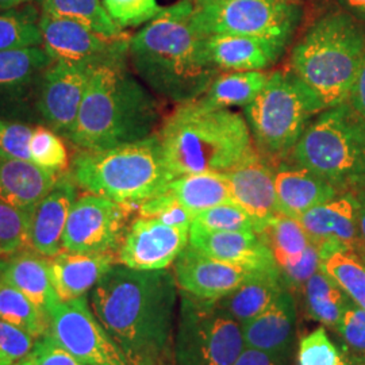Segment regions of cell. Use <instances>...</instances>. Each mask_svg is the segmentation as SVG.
Returning <instances> with one entry per match:
<instances>
[{"mask_svg": "<svg viewBox=\"0 0 365 365\" xmlns=\"http://www.w3.org/2000/svg\"><path fill=\"white\" fill-rule=\"evenodd\" d=\"M274 188L279 214L294 220L341 194L312 170L286 160L274 165Z\"/></svg>", "mask_w": 365, "mask_h": 365, "instance_id": "23", "label": "cell"}, {"mask_svg": "<svg viewBox=\"0 0 365 365\" xmlns=\"http://www.w3.org/2000/svg\"><path fill=\"white\" fill-rule=\"evenodd\" d=\"M78 184L63 172L52 190L30 211L29 247L45 257L61 253L66 222L78 199Z\"/></svg>", "mask_w": 365, "mask_h": 365, "instance_id": "18", "label": "cell"}, {"mask_svg": "<svg viewBox=\"0 0 365 365\" xmlns=\"http://www.w3.org/2000/svg\"><path fill=\"white\" fill-rule=\"evenodd\" d=\"M179 298L170 269L137 271L117 262L88 300L128 365H164L173 359Z\"/></svg>", "mask_w": 365, "mask_h": 365, "instance_id": "1", "label": "cell"}, {"mask_svg": "<svg viewBox=\"0 0 365 365\" xmlns=\"http://www.w3.org/2000/svg\"><path fill=\"white\" fill-rule=\"evenodd\" d=\"M357 199V230L360 240V249L365 248V184L354 190Z\"/></svg>", "mask_w": 365, "mask_h": 365, "instance_id": "50", "label": "cell"}, {"mask_svg": "<svg viewBox=\"0 0 365 365\" xmlns=\"http://www.w3.org/2000/svg\"><path fill=\"white\" fill-rule=\"evenodd\" d=\"M190 242V227L137 217L118 250V262L137 271L168 269Z\"/></svg>", "mask_w": 365, "mask_h": 365, "instance_id": "16", "label": "cell"}, {"mask_svg": "<svg viewBox=\"0 0 365 365\" xmlns=\"http://www.w3.org/2000/svg\"><path fill=\"white\" fill-rule=\"evenodd\" d=\"M188 244L214 260L252 272L279 269L271 249L256 232H212L191 225Z\"/></svg>", "mask_w": 365, "mask_h": 365, "instance_id": "19", "label": "cell"}, {"mask_svg": "<svg viewBox=\"0 0 365 365\" xmlns=\"http://www.w3.org/2000/svg\"><path fill=\"white\" fill-rule=\"evenodd\" d=\"M298 221L317 248L334 242L360 250L357 230V199L354 191H345L304 212Z\"/></svg>", "mask_w": 365, "mask_h": 365, "instance_id": "21", "label": "cell"}, {"mask_svg": "<svg viewBox=\"0 0 365 365\" xmlns=\"http://www.w3.org/2000/svg\"><path fill=\"white\" fill-rule=\"evenodd\" d=\"M339 9L351 14L357 21L365 25V0H337Z\"/></svg>", "mask_w": 365, "mask_h": 365, "instance_id": "51", "label": "cell"}, {"mask_svg": "<svg viewBox=\"0 0 365 365\" xmlns=\"http://www.w3.org/2000/svg\"><path fill=\"white\" fill-rule=\"evenodd\" d=\"M137 211L138 217L157 218L170 226L191 227L194 221V215L188 210L184 209L168 190L143 202L137 207Z\"/></svg>", "mask_w": 365, "mask_h": 365, "instance_id": "41", "label": "cell"}, {"mask_svg": "<svg viewBox=\"0 0 365 365\" xmlns=\"http://www.w3.org/2000/svg\"><path fill=\"white\" fill-rule=\"evenodd\" d=\"M192 11L191 0L161 7L129 41L137 78L158 98L178 105L202 98L222 72L192 24Z\"/></svg>", "mask_w": 365, "mask_h": 365, "instance_id": "2", "label": "cell"}, {"mask_svg": "<svg viewBox=\"0 0 365 365\" xmlns=\"http://www.w3.org/2000/svg\"><path fill=\"white\" fill-rule=\"evenodd\" d=\"M360 365H365V357L363 359V361H361V364Z\"/></svg>", "mask_w": 365, "mask_h": 365, "instance_id": "57", "label": "cell"}, {"mask_svg": "<svg viewBox=\"0 0 365 365\" xmlns=\"http://www.w3.org/2000/svg\"><path fill=\"white\" fill-rule=\"evenodd\" d=\"M36 339L25 330L0 318V361L15 365L31 352Z\"/></svg>", "mask_w": 365, "mask_h": 365, "instance_id": "43", "label": "cell"}, {"mask_svg": "<svg viewBox=\"0 0 365 365\" xmlns=\"http://www.w3.org/2000/svg\"><path fill=\"white\" fill-rule=\"evenodd\" d=\"M0 318L37 339L49 327L45 314L18 288L0 282Z\"/></svg>", "mask_w": 365, "mask_h": 365, "instance_id": "35", "label": "cell"}, {"mask_svg": "<svg viewBox=\"0 0 365 365\" xmlns=\"http://www.w3.org/2000/svg\"><path fill=\"white\" fill-rule=\"evenodd\" d=\"M15 365H27L26 363H25V361H21V363H18V364H15Z\"/></svg>", "mask_w": 365, "mask_h": 365, "instance_id": "56", "label": "cell"}, {"mask_svg": "<svg viewBox=\"0 0 365 365\" xmlns=\"http://www.w3.org/2000/svg\"><path fill=\"white\" fill-rule=\"evenodd\" d=\"M30 1H33V0H0V11L13 10V9L21 7Z\"/></svg>", "mask_w": 365, "mask_h": 365, "instance_id": "52", "label": "cell"}, {"mask_svg": "<svg viewBox=\"0 0 365 365\" xmlns=\"http://www.w3.org/2000/svg\"><path fill=\"white\" fill-rule=\"evenodd\" d=\"M306 312L314 321L336 329L349 298L321 269L303 287Z\"/></svg>", "mask_w": 365, "mask_h": 365, "instance_id": "34", "label": "cell"}, {"mask_svg": "<svg viewBox=\"0 0 365 365\" xmlns=\"http://www.w3.org/2000/svg\"><path fill=\"white\" fill-rule=\"evenodd\" d=\"M0 365H9V364H6V363H3V361H0Z\"/></svg>", "mask_w": 365, "mask_h": 365, "instance_id": "58", "label": "cell"}, {"mask_svg": "<svg viewBox=\"0 0 365 365\" xmlns=\"http://www.w3.org/2000/svg\"><path fill=\"white\" fill-rule=\"evenodd\" d=\"M359 255L361 256V259H363V261H364L365 264V248L360 249V250H359Z\"/></svg>", "mask_w": 365, "mask_h": 365, "instance_id": "54", "label": "cell"}, {"mask_svg": "<svg viewBox=\"0 0 365 365\" xmlns=\"http://www.w3.org/2000/svg\"><path fill=\"white\" fill-rule=\"evenodd\" d=\"M339 365H360V364H357V363H356V361H349V360H348V359H345V357H344V356H342V361H341V364Z\"/></svg>", "mask_w": 365, "mask_h": 365, "instance_id": "53", "label": "cell"}, {"mask_svg": "<svg viewBox=\"0 0 365 365\" xmlns=\"http://www.w3.org/2000/svg\"><path fill=\"white\" fill-rule=\"evenodd\" d=\"M348 102L352 105L353 108L365 118V58L363 66L360 68L357 78L354 80L352 91L349 95Z\"/></svg>", "mask_w": 365, "mask_h": 365, "instance_id": "49", "label": "cell"}, {"mask_svg": "<svg viewBox=\"0 0 365 365\" xmlns=\"http://www.w3.org/2000/svg\"><path fill=\"white\" fill-rule=\"evenodd\" d=\"M233 365H292L291 357L245 346Z\"/></svg>", "mask_w": 365, "mask_h": 365, "instance_id": "48", "label": "cell"}, {"mask_svg": "<svg viewBox=\"0 0 365 365\" xmlns=\"http://www.w3.org/2000/svg\"><path fill=\"white\" fill-rule=\"evenodd\" d=\"M168 191L194 217L205 210L235 203L226 173L200 172L173 179Z\"/></svg>", "mask_w": 365, "mask_h": 365, "instance_id": "29", "label": "cell"}, {"mask_svg": "<svg viewBox=\"0 0 365 365\" xmlns=\"http://www.w3.org/2000/svg\"><path fill=\"white\" fill-rule=\"evenodd\" d=\"M268 78L269 72L265 71L221 72L200 99L212 107L230 110L233 107L245 108L259 96Z\"/></svg>", "mask_w": 365, "mask_h": 365, "instance_id": "31", "label": "cell"}, {"mask_svg": "<svg viewBox=\"0 0 365 365\" xmlns=\"http://www.w3.org/2000/svg\"><path fill=\"white\" fill-rule=\"evenodd\" d=\"M33 125L0 117V149L24 160L29 157V140Z\"/></svg>", "mask_w": 365, "mask_h": 365, "instance_id": "46", "label": "cell"}, {"mask_svg": "<svg viewBox=\"0 0 365 365\" xmlns=\"http://www.w3.org/2000/svg\"><path fill=\"white\" fill-rule=\"evenodd\" d=\"M336 330L353 352L365 357V312L352 300L346 303Z\"/></svg>", "mask_w": 365, "mask_h": 365, "instance_id": "44", "label": "cell"}, {"mask_svg": "<svg viewBox=\"0 0 365 365\" xmlns=\"http://www.w3.org/2000/svg\"><path fill=\"white\" fill-rule=\"evenodd\" d=\"M211 61L221 71H267L274 66L287 45L268 39L214 34L205 36Z\"/></svg>", "mask_w": 365, "mask_h": 365, "instance_id": "24", "label": "cell"}, {"mask_svg": "<svg viewBox=\"0 0 365 365\" xmlns=\"http://www.w3.org/2000/svg\"><path fill=\"white\" fill-rule=\"evenodd\" d=\"M317 271H319V252L313 242L303 255L302 260L284 271H280V277L284 287L294 291V289H303L307 280L313 276Z\"/></svg>", "mask_w": 365, "mask_h": 365, "instance_id": "47", "label": "cell"}, {"mask_svg": "<svg viewBox=\"0 0 365 365\" xmlns=\"http://www.w3.org/2000/svg\"><path fill=\"white\" fill-rule=\"evenodd\" d=\"M339 192L365 184V118L349 102L321 111L289 155Z\"/></svg>", "mask_w": 365, "mask_h": 365, "instance_id": "7", "label": "cell"}, {"mask_svg": "<svg viewBox=\"0 0 365 365\" xmlns=\"http://www.w3.org/2000/svg\"><path fill=\"white\" fill-rule=\"evenodd\" d=\"M42 48L53 61L99 66L129 58L130 36L106 37L78 22L39 14Z\"/></svg>", "mask_w": 365, "mask_h": 365, "instance_id": "13", "label": "cell"}, {"mask_svg": "<svg viewBox=\"0 0 365 365\" xmlns=\"http://www.w3.org/2000/svg\"><path fill=\"white\" fill-rule=\"evenodd\" d=\"M53 58L42 46L0 52V117L42 125L39 87Z\"/></svg>", "mask_w": 365, "mask_h": 365, "instance_id": "14", "label": "cell"}, {"mask_svg": "<svg viewBox=\"0 0 365 365\" xmlns=\"http://www.w3.org/2000/svg\"><path fill=\"white\" fill-rule=\"evenodd\" d=\"M117 262V255L63 250L51 259L53 286L58 299L68 302L86 297Z\"/></svg>", "mask_w": 365, "mask_h": 365, "instance_id": "27", "label": "cell"}, {"mask_svg": "<svg viewBox=\"0 0 365 365\" xmlns=\"http://www.w3.org/2000/svg\"><path fill=\"white\" fill-rule=\"evenodd\" d=\"M284 288L279 269L253 272L240 287L217 303L240 325H244L265 312Z\"/></svg>", "mask_w": 365, "mask_h": 365, "instance_id": "28", "label": "cell"}, {"mask_svg": "<svg viewBox=\"0 0 365 365\" xmlns=\"http://www.w3.org/2000/svg\"><path fill=\"white\" fill-rule=\"evenodd\" d=\"M157 135L175 179L200 172L226 173L257 152L244 115L200 98L178 105L163 119Z\"/></svg>", "mask_w": 365, "mask_h": 365, "instance_id": "4", "label": "cell"}, {"mask_svg": "<svg viewBox=\"0 0 365 365\" xmlns=\"http://www.w3.org/2000/svg\"><path fill=\"white\" fill-rule=\"evenodd\" d=\"M107 13L120 29L145 25L161 7L157 0H102Z\"/></svg>", "mask_w": 365, "mask_h": 365, "instance_id": "42", "label": "cell"}, {"mask_svg": "<svg viewBox=\"0 0 365 365\" xmlns=\"http://www.w3.org/2000/svg\"><path fill=\"white\" fill-rule=\"evenodd\" d=\"M49 333L84 365H128L86 297L58 302L48 314Z\"/></svg>", "mask_w": 365, "mask_h": 365, "instance_id": "12", "label": "cell"}, {"mask_svg": "<svg viewBox=\"0 0 365 365\" xmlns=\"http://www.w3.org/2000/svg\"><path fill=\"white\" fill-rule=\"evenodd\" d=\"M252 274V271L214 260L190 244L173 262V274L179 291L212 302L232 294Z\"/></svg>", "mask_w": 365, "mask_h": 365, "instance_id": "17", "label": "cell"}, {"mask_svg": "<svg viewBox=\"0 0 365 365\" xmlns=\"http://www.w3.org/2000/svg\"><path fill=\"white\" fill-rule=\"evenodd\" d=\"M0 282L18 288L31 300L48 319V314L60 302L52 280L51 257L36 250H21L3 259L0 265Z\"/></svg>", "mask_w": 365, "mask_h": 365, "instance_id": "26", "label": "cell"}, {"mask_svg": "<svg viewBox=\"0 0 365 365\" xmlns=\"http://www.w3.org/2000/svg\"><path fill=\"white\" fill-rule=\"evenodd\" d=\"M341 361L342 354L327 336L325 327H317L300 339L298 365H339Z\"/></svg>", "mask_w": 365, "mask_h": 365, "instance_id": "40", "label": "cell"}, {"mask_svg": "<svg viewBox=\"0 0 365 365\" xmlns=\"http://www.w3.org/2000/svg\"><path fill=\"white\" fill-rule=\"evenodd\" d=\"M194 226L212 232H256L257 225L245 210L235 203H227L196 214Z\"/></svg>", "mask_w": 365, "mask_h": 365, "instance_id": "39", "label": "cell"}, {"mask_svg": "<svg viewBox=\"0 0 365 365\" xmlns=\"http://www.w3.org/2000/svg\"><path fill=\"white\" fill-rule=\"evenodd\" d=\"M260 235L271 249L279 271L297 265L312 244L300 222L283 214L274 215Z\"/></svg>", "mask_w": 365, "mask_h": 365, "instance_id": "32", "label": "cell"}, {"mask_svg": "<svg viewBox=\"0 0 365 365\" xmlns=\"http://www.w3.org/2000/svg\"><path fill=\"white\" fill-rule=\"evenodd\" d=\"M60 175L0 149V199L16 209L30 212Z\"/></svg>", "mask_w": 365, "mask_h": 365, "instance_id": "25", "label": "cell"}, {"mask_svg": "<svg viewBox=\"0 0 365 365\" xmlns=\"http://www.w3.org/2000/svg\"><path fill=\"white\" fill-rule=\"evenodd\" d=\"M29 157L43 170L63 173L71 165L63 137L45 125L33 128L29 140Z\"/></svg>", "mask_w": 365, "mask_h": 365, "instance_id": "37", "label": "cell"}, {"mask_svg": "<svg viewBox=\"0 0 365 365\" xmlns=\"http://www.w3.org/2000/svg\"><path fill=\"white\" fill-rule=\"evenodd\" d=\"M30 212L0 199V259H7L29 247Z\"/></svg>", "mask_w": 365, "mask_h": 365, "instance_id": "38", "label": "cell"}, {"mask_svg": "<svg viewBox=\"0 0 365 365\" xmlns=\"http://www.w3.org/2000/svg\"><path fill=\"white\" fill-rule=\"evenodd\" d=\"M24 361L27 365H84L68 352L49 330L36 339L31 352Z\"/></svg>", "mask_w": 365, "mask_h": 365, "instance_id": "45", "label": "cell"}, {"mask_svg": "<svg viewBox=\"0 0 365 365\" xmlns=\"http://www.w3.org/2000/svg\"><path fill=\"white\" fill-rule=\"evenodd\" d=\"M297 315L294 294L284 288L265 312L241 325L245 346L292 357Z\"/></svg>", "mask_w": 365, "mask_h": 365, "instance_id": "22", "label": "cell"}, {"mask_svg": "<svg viewBox=\"0 0 365 365\" xmlns=\"http://www.w3.org/2000/svg\"><path fill=\"white\" fill-rule=\"evenodd\" d=\"M191 19L203 36H248L288 46L302 21V6L299 0H211L194 4Z\"/></svg>", "mask_w": 365, "mask_h": 365, "instance_id": "10", "label": "cell"}, {"mask_svg": "<svg viewBox=\"0 0 365 365\" xmlns=\"http://www.w3.org/2000/svg\"><path fill=\"white\" fill-rule=\"evenodd\" d=\"M38 19L30 7L0 11V52L42 46Z\"/></svg>", "mask_w": 365, "mask_h": 365, "instance_id": "36", "label": "cell"}, {"mask_svg": "<svg viewBox=\"0 0 365 365\" xmlns=\"http://www.w3.org/2000/svg\"><path fill=\"white\" fill-rule=\"evenodd\" d=\"M135 210L107 196H78L66 222L63 248L73 253L118 255Z\"/></svg>", "mask_w": 365, "mask_h": 365, "instance_id": "11", "label": "cell"}, {"mask_svg": "<svg viewBox=\"0 0 365 365\" xmlns=\"http://www.w3.org/2000/svg\"><path fill=\"white\" fill-rule=\"evenodd\" d=\"M41 13L64 18L88 26L106 37H122L126 33L107 13L102 0H37Z\"/></svg>", "mask_w": 365, "mask_h": 365, "instance_id": "33", "label": "cell"}, {"mask_svg": "<svg viewBox=\"0 0 365 365\" xmlns=\"http://www.w3.org/2000/svg\"><path fill=\"white\" fill-rule=\"evenodd\" d=\"M95 68L83 63L53 61L39 87L37 110L42 125L69 138Z\"/></svg>", "mask_w": 365, "mask_h": 365, "instance_id": "15", "label": "cell"}, {"mask_svg": "<svg viewBox=\"0 0 365 365\" xmlns=\"http://www.w3.org/2000/svg\"><path fill=\"white\" fill-rule=\"evenodd\" d=\"M226 178L235 205L245 210L253 218L260 235L265 225L279 214L274 164L256 152L244 163L226 172Z\"/></svg>", "mask_w": 365, "mask_h": 365, "instance_id": "20", "label": "cell"}, {"mask_svg": "<svg viewBox=\"0 0 365 365\" xmlns=\"http://www.w3.org/2000/svg\"><path fill=\"white\" fill-rule=\"evenodd\" d=\"M245 348L242 327L217 302L180 291L175 365H233Z\"/></svg>", "mask_w": 365, "mask_h": 365, "instance_id": "9", "label": "cell"}, {"mask_svg": "<svg viewBox=\"0 0 365 365\" xmlns=\"http://www.w3.org/2000/svg\"><path fill=\"white\" fill-rule=\"evenodd\" d=\"M1 260H3V259H0V265H1Z\"/></svg>", "mask_w": 365, "mask_h": 365, "instance_id": "59", "label": "cell"}, {"mask_svg": "<svg viewBox=\"0 0 365 365\" xmlns=\"http://www.w3.org/2000/svg\"><path fill=\"white\" fill-rule=\"evenodd\" d=\"M69 168L78 188L135 207L165 192L175 179L157 134L108 149H78Z\"/></svg>", "mask_w": 365, "mask_h": 365, "instance_id": "6", "label": "cell"}, {"mask_svg": "<svg viewBox=\"0 0 365 365\" xmlns=\"http://www.w3.org/2000/svg\"><path fill=\"white\" fill-rule=\"evenodd\" d=\"M164 365H175V364H170V363H168V364H164Z\"/></svg>", "mask_w": 365, "mask_h": 365, "instance_id": "60", "label": "cell"}, {"mask_svg": "<svg viewBox=\"0 0 365 365\" xmlns=\"http://www.w3.org/2000/svg\"><path fill=\"white\" fill-rule=\"evenodd\" d=\"M365 58V25L345 10L317 18L294 45L287 69L327 108L348 102Z\"/></svg>", "mask_w": 365, "mask_h": 365, "instance_id": "5", "label": "cell"}, {"mask_svg": "<svg viewBox=\"0 0 365 365\" xmlns=\"http://www.w3.org/2000/svg\"><path fill=\"white\" fill-rule=\"evenodd\" d=\"M128 60L96 66L68 141L78 149H108L143 141L161 126V106L128 68Z\"/></svg>", "mask_w": 365, "mask_h": 365, "instance_id": "3", "label": "cell"}, {"mask_svg": "<svg viewBox=\"0 0 365 365\" xmlns=\"http://www.w3.org/2000/svg\"><path fill=\"white\" fill-rule=\"evenodd\" d=\"M325 107L288 69L271 72L259 96L244 108L256 150L272 164L289 157Z\"/></svg>", "mask_w": 365, "mask_h": 365, "instance_id": "8", "label": "cell"}, {"mask_svg": "<svg viewBox=\"0 0 365 365\" xmlns=\"http://www.w3.org/2000/svg\"><path fill=\"white\" fill-rule=\"evenodd\" d=\"M319 269L365 312V264L356 249L329 242L318 248Z\"/></svg>", "mask_w": 365, "mask_h": 365, "instance_id": "30", "label": "cell"}, {"mask_svg": "<svg viewBox=\"0 0 365 365\" xmlns=\"http://www.w3.org/2000/svg\"><path fill=\"white\" fill-rule=\"evenodd\" d=\"M192 4H199V3H205V1H211V0H191Z\"/></svg>", "mask_w": 365, "mask_h": 365, "instance_id": "55", "label": "cell"}]
</instances>
